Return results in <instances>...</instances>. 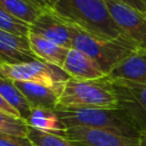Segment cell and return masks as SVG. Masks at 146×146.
<instances>
[{
	"label": "cell",
	"instance_id": "cell-1",
	"mask_svg": "<svg viewBox=\"0 0 146 146\" xmlns=\"http://www.w3.org/2000/svg\"><path fill=\"white\" fill-rule=\"evenodd\" d=\"M52 9L75 27L92 35L104 39L123 36L105 0H57Z\"/></svg>",
	"mask_w": 146,
	"mask_h": 146
},
{
	"label": "cell",
	"instance_id": "cell-2",
	"mask_svg": "<svg viewBox=\"0 0 146 146\" xmlns=\"http://www.w3.org/2000/svg\"><path fill=\"white\" fill-rule=\"evenodd\" d=\"M55 111L66 128L102 129L139 138V131L120 108L57 107Z\"/></svg>",
	"mask_w": 146,
	"mask_h": 146
},
{
	"label": "cell",
	"instance_id": "cell-3",
	"mask_svg": "<svg viewBox=\"0 0 146 146\" xmlns=\"http://www.w3.org/2000/svg\"><path fill=\"white\" fill-rule=\"evenodd\" d=\"M57 107L119 108V103L106 76L99 80L70 78L64 86Z\"/></svg>",
	"mask_w": 146,
	"mask_h": 146
},
{
	"label": "cell",
	"instance_id": "cell-4",
	"mask_svg": "<svg viewBox=\"0 0 146 146\" xmlns=\"http://www.w3.org/2000/svg\"><path fill=\"white\" fill-rule=\"evenodd\" d=\"M72 48L78 49L96 60L107 75L121 60L137 49V46L124 36L104 39L76 27Z\"/></svg>",
	"mask_w": 146,
	"mask_h": 146
},
{
	"label": "cell",
	"instance_id": "cell-5",
	"mask_svg": "<svg viewBox=\"0 0 146 146\" xmlns=\"http://www.w3.org/2000/svg\"><path fill=\"white\" fill-rule=\"evenodd\" d=\"M1 75L11 81L39 83L62 91L71 78L62 67L40 59L15 65L1 64Z\"/></svg>",
	"mask_w": 146,
	"mask_h": 146
},
{
	"label": "cell",
	"instance_id": "cell-6",
	"mask_svg": "<svg viewBox=\"0 0 146 146\" xmlns=\"http://www.w3.org/2000/svg\"><path fill=\"white\" fill-rule=\"evenodd\" d=\"M116 95L119 108L124 112L135 128L146 131V84L124 80H110Z\"/></svg>",
	"mask_w": 146,
	"mask_h": 146
},
{
	"label": "cell",
	"instance_id": "cell-7",
	"mask_svg": "<svg viewBox=\"0 0 146 146\" xmlns=\"http://www.w3.org/2000/svg\"><path fill=\"white\" fill-rule=\"evenodd\" d=\"M110 15L124 38L146 49V14L116 0H105Z\"/></svg>",
	"mask_w": 146,
	"mask_h": 146
},
{
	"label": "cell",
	"instance_id": "cell-8",
	"mask_svg": "<svg viewBox=\"0 0 146 146\" xmlns=\"http://www.w3.org/2000/svg\"><path fill=\"white\" fill-rule=\"evenodd\" d=\"M76 27L59 16L54 9L46 8L30 25L29 33L40 35L59 46L72 48Z\"/></svg>",
	"mask_w": 146,
	"mask_h": 146
},
{
	"label": "cell",
	"instance_id": "cell-9",
	"mask_svg": "<svg viewBox=\"0 0 146 146\" xmlns=\"http://www.w3.org/2000/svg\"><path fill=\"white\" fill-rule=\"evenodd\" d=\"M59 136L71 141L74 146H139V139L137 137L84 127L67 128Z\"/></svg>",
	"mask_w": 146,
	"mask_h": 146
},
{
	"label": "cell",
	"instance_id": "cell-10",
	"mask_svg": "<svg viewBox=\"0 0 146 146\" xmlns=\"http://www.w3.org/2000/svg\"><path fill=\"white\" fill-rule=\"evenodd\" d=\"M38 59L32 52L27 36L0 29V63L15 65Z\"/></svg>",
	"mask_w": 146,
	"mask_h": 146
},
{
	"label": "cell",
	"instance_id": "cell-11",
	"mask_svg": "<svg viewBox=\"0 0 146 146\" xmlns=\"http://www.w3.org/2000/svg\"><path fill=\"white\" fill-rule=\"evenodd\" d=\"M62 68L71 78L76 80H99L106 76L96 60L74 48L68 50Z\"/></svg>",
	"mask_w": 146,
	"mask_h": 146
},
{
	"label": "cell",
	"instance_id": "cell-12",
	"mask_svg": "<svg viewBox=\"0 0 146 146\" xmlns=\"http://www.w3.org/2000/svg\"><path fill=\"white\" fill-rule=\"evenodd\" d=\"M106 78L146 84V49L137 48L121 60Z\"/></svg>",
	"mask_w": 146,
	"mask_h": 146
},
{
	"label": "cell",
	"instance_id": "cell-13",
	"mask_svg": "<svg viewBox=\"0 0 146 146\" xmlns=\"http://www.w3.org/2000/svg\"><path fill=\"white\" fill-rule=\"evenodd\" d=\"M14 83L25 96L32 107H43L49 110L57 108L62 90L33 82L14 81Z\"/></svg>",
	"mask_w": 146,
	"mask_h": 146
},
{
	"label": "cell",
	"instance_id": "cell-14",
	"mask_svg": "<svg viewBox=\"0 0 146 146\" xmlns=\"http://www.w3.org/2000/svg\"><path fill=\"white\" fill-rule=\"evenodd\" d=\"M27 39L30 42L31 50L38 59L63 67V64L70 50L68 48L59 46L52 41H49L33 33H29Z\"/></svg>",
	"mask_w": 146,
	"mask_h": 146
},
{
	"label": "cell",
	"instance_id": "cell-15",
	"mask_svg": "<svg viewBox=\"0 0 146 146\" xmlns=\"http://www.w3.org/2000/svg\"><path fill=\"white\" fill-rule=\"evenodd\" d=\"M0 7L13 17L29 25L46 9L40 0H0Z\"/></svg>",
	"mask_w": 146,
	"mask_h": 146
},
{
	"label": "cell",
	"instance_id": "cell-16",
	"mask_svg": "<svg viewBox=\"0 0 146 146\" xmlns=\"http://www.w3.org/2000/svg\"><path fill=\"white\" fill-rule=\"evenodd\" d=\"M26 123L32 128L55 135H63L67 130L55 110L43 107H32Z\"/></svg>",
	"mask_w": 146,
	"mask_h": 146
},
{
	"label": "cell",
	"instance_id": "cell-17",
	"mask_svg": "<svg viewBox=\"0 0 146 146\" xmlns=\"http://www.w3.org/2000/svg\"><path fill=\"white\" fill-rule=\"evenodd\" d=\"M0 96L19 114L21 119L27 121L32 106L25 96L18 90L14 81L0 75Z\"/></svg>",
	"mask_w": 146,
	"mask_h": 146
},
{
	"label": "cell",
	"instance_id": "cell-18",
	"mask_svg": "<svg viewBox=\"0 0 146 146\" xmlns=\"http://www.w3.org/2000/svg\"><path fill=\"white\" fill-rule=\"evenodd\" d=\"M27 138L34 146H74L59 135L44 132L30 125L27 128Z\"/></svg>",
	"mask_w": 146,
	"mask_h": 146
},
{
	"label": "cell",
	"instance_id": "cell-19",
	"mask_svg": "<svg viewBox=\"0 0 146 146\" xmlns=\"http://www.w3.org/2000/svg\"><path fill=\"white\" fill-rule=\"evenodd\" d=\"M27 128L26 121L0 110V133L27 137Z\"/></svg>",
	"mask_w": 146,
	"mask_h": 146
},
{
	"label": "cell",
	"instance_id": "cell-20",
	"mask_svg": "<svg viewBox=\"0 0 146 146\" xmlns=\"http://www.w3.org/2000/svg\"><path fill=\"white\" fill-rule=\"evenodd\" d=\"M0 29L11 32L14 34L27 36L30 31V25L13 17L0 7Z\"/></svg>",
	"mask_w": 146,
	"mask_h": 146
},
{
	"label": "cell",
	"instance_id": "cell-21",
	"mask_svg": "<svg viewBox=\"0 0 146 146\" xmlns=\"http://www.w3.org/2000/svg\"><path fill=\"white\" fill-rule=\"evenodd\" d=\"M0 146H34L27 137L0 133Z\"/></svg>",
	"mask_w": 146,
	"mask_h": 146
},
{
	"label": "cell",
	"instance_id": "cell-22",
	"mask_svg": "<svg viewBox=\"0 0 146 146\" xmlns=\"http://www.w3.org/2000/svg\"><path fill=\"white\" fill-rule=\"evenodd\" d=\"M116 1L125 3L130 7H133L137 10L146 14V0H116Z\"/></svg>",
	"mask_w": 146,
	"mask_h": 146
},
{
	"label": "cell",
	"instance_id": "cell-23",
	"mask_svg": "<svg viewBox=\"0 0 146 146\" xmlns=\"http://www.w3.org/2000/svg\"><path fill=\"white\" fill-rule=\"evenodd\" d=\"M0 110L1 111H3V112H7L8 114H11V115H14V116H17V117H21L19 116V114L0 96Z\"/></svg>",
	"mask_w": 146,
	"mask_h": 146
},
{
	"label": "cell",
	"instance_id": "cell-24",
	"mask_svg": "<svg viewBox=\"0 0 146 146\" xmlns=\"http://www.w3.org/2000/svg\"><path fill=\"white\" fill-rule=\"evenodd\" d=\"M56 1H57V0H40V2H41L46 8H50V9L54 8Z\"/></svg>",
	"mask_w": 146,
	"mask_h": 146
},
{
	"label": "cell",
	"instance_id": "cell-25",
	"mask_svg": "<svg viewBox=\"0 0 146 146\" xmlns=\"http://www.w3.org/2000/svg\"><path fill=\"white\" fill-rule=\"evenodd\" d=\"M139 146H146V131L139 133Z\"/></svg>",
	"mask_w": 146,
	"mask_h": 146
},
{
	"label": "cell",
	"instance_id": "cell-26",
	"mask_svg": "<svg viewBox=\"0 0 146 146\" xmlns=\"http://www.w3.org/2000/svg\"><path fill=\"white\" fill-rule=\"evenodd\" d=\"M0 75H1V63H0ZM2 76V75H1Z\"/></svg>",
	"mask_w": 146,
	"mask_h": 146
}]
</instances>
